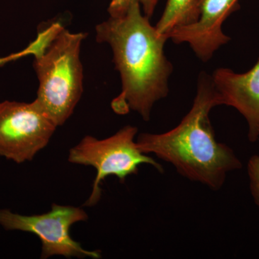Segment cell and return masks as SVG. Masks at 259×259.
I'll use <instances>...</instances> for the list:
<instances>
[{
  "label": "cell",
  "instance_id": "6da1fadb",
  "mask_svg": "<svg viewBox=\"0 0 259 259\" xmlns=\"http://www.w3.org/2000/svg\"><path fill=\"white\" fill-rule=\"evenodd\" d=\"M97 42L112 48L115 68L120 72L122 91L112 101V110L125 115L138 112L151 119L155 104L168 96L173 66L164 54L168 37L160 33L134 3L123 14L110 17L96 27Z\"/></svg>",
  "mask_w": 259,
  "mask_h": 259
},
{
  "label": "cell",
  "instance_id": "7a4b0ae2",
  "mask_svg": "<svg viewBox=\"0 0 259 259\" xmlns=\"http://www.w3.org/2000/svg\"><path fill=\"white\" fill-rule=\"evenodd\" d=\"M220 105L211 76L202 73L192 108L180 123L163 134H140L139 149L170 163L187 180L221 190L228 174L240 169L242 163L231 147L215 139L209 114Z\"/></svg>",
  "mask_w": 259,
  "mask_h": 259
},
{
  "label": "cell",
  "instance_id": "3957f363",
  "mask_svg": "<svg viewBox=\"0 0 259 259\" xmlns=\"http://www.w3.org/2000/svg\"><path fill=\"white\" fill-rule=\"evenodd\" d=\"M86 37L73 33L59 21L41 25L34 41L23 51L0 64L21 56H34L33 67L39 80L35 101L57 126L64 125L74 112L83 91L80 49Z\"/></svg>",
  "mask_w": 259,
  "mask_h": 259
},
{
  "label": "cell",
  "instance_id": "277c9868",
  "mask_svg": "<svg viewBox=\"0 0 259 259\" xmlns=\"http://www.w3.org/2000/svg\"><path fill=\"white\" fill-rule=\"evenodd\" d=\"M137 133V127L126 125L107 139L85 136L70 149V163L93 166L97 171L93 191L83 205L93 207L98 203L102 195L100 183L107 177H117L123 183L130 175L138 174L139 166L144 163L163 173L162 165L139 149L135 141Z\"/></svg>",
  "mask_w": 259,
  "mask_h": 259
},
{
  "label": "cell",
  "instance_id": "5b68a950",
  "mask_svg": "<svg viewBox=\"0 0 259 259\" xmlns=\"http://www.w3.org/2000/svg\"><path fill=\"white\" fill-rule=\"evenodd\" d=\"M88 214L80 207L54 204L49 212L41 214L23 215L9 209H0V226L7 231L28 232L40 238L41 258L54 255L66 258H100V250H88L70 236V228L86 221Z\"/></svg>",
  "mask_w": 259,
  "mask_h": 259
},
{
  "label": "cell",
  "instance_id": "8992f818",
  "mask_svg": "<svg viewBox=\"0 0 259 259\" xmlns=\"http://www.w3.org/2000/svg\"><path fill=\"white\" fill-rule=\"evenodd\" d=\"M57 127L35 101L1 102L0 156L17 163L31 161Z\"/></svg>",
  "mask_w": 259,
  "mask_h": 259
},
{
  "label": "cell",
  "instance_id": "52a82bcc",
  "mask_svg": "<svg viewBox=\"0 0 259 259\" xmlns=\"http://www.w3.org/2000/svg\"><path fill=\"white\" fill-rule=\"evenodd\" d=\"M239 0H199V18L195 23L175 29L168 39L175 44L186 42L202 61H209L231 37L223 33L222 25L240 8Z\"/></svg>",
  "mask_w": 259,
  "mask_h": 259
},
{
  "label": "cell",
  "instance_id": "ba28073f",
  "mask_svg": "<svg viewBox=\"0 0 259 259\" xmlns=\"http://www.w3.org/2000/svg\"><path fill=\"white\" fill-rule=\"evenodd\" d=\"M221 105L238 110L246 120L250 142L259 139V59L246 72L221 68L211 76Z\"/></svg>",
  "mask_w": 259,
  "mask_h": 259
},
{
  "label": "cell",
  "instance_id": "9c48e42d",
  "mask_svg": "<svg viewBox=\"0 0 259 259\" xmlns=\"http://www.w3.org/2000/svg\"><path fill=\"white\" fill-rule=\"evenodd\" d=\"M199 0H167L156 28L168 37L175 29L195 23L199 18Z\"/></svg>",
  "mask_w": 259,
  "mask_h": 259
},
{
  "label": "cell",
  "instance_id": "30bf717a",
  "mask_svg": "<svg viewBox=\"0 0 259 259\" xmlns=\"http://www.w3.org/2000/svg\"><path fill=\"white\" fill-rule=\"evenodd\" d=\"M134 3H139L144 11V14L148 18L152 16L157 5L158 0H111L109 5L108 12L111 17L123 14Z\"/></svg>",
  "mask_w": 259,
  "mask_h": 259
},
{
  "label": "cell",
  "instance_id": "8fae6325",
  "mask_svg": "<svg viewBox=\"0 0 259 259\" xmlns=\"http://www.w3.org/2000/svg\"><path fill=\"white\" fill-rule=\"evenodd\" d=\"M250 192L259 209V155L250 158L247 165Z\"/></svg>",
  "mask_w": 259,
  "mask_h": 259
}]
</instances>
